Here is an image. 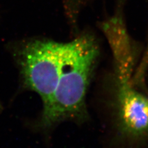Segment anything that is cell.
I'll return each mask as SVG.
<instances>
[{
  "instance_id": "1",
  "label": "cell",
  "mask_w": 148,
  "mask_h": 148,
  "mask_svg": "<svg viewBox=\"0 0 148 148\" xmlns=\"http://www.w3.org/2000/svg\"><path fill=\"white\" fill-rule=\"evenodd\" d=\"M99 54L88 35L76 38V46L63 71L49 103L43 107L38 127L49 130L64 121L88 118L86 96Z\"/></svg>"
},
{
  "instance_id": "2",
  "label": "cell",
  "mask_w": 148,
  "mask_h": 148,
  "mask_svg": "<svg viewBox=\"0 0 148 148\" xmlns=\"http://www.w3.org/2000/svg\"><path fill=\"white\" fill-rule=\"evenodd\" d=\"M75 46L76 38L67 43L36 40L22 44L14 51L21 88L36 93L43 107L51 99Z\"/></svg>"
},
{
  "instance_id": "3",
  "label": "cell",
  "mask_w": 148,
  "mask_h": 148,
  "mask_svg": "<svg viewBox=\"0 0 148 148\" xmlns=\"http://www.w3.org/2000/svg\"><path fill=\"white\" fill-rule=\"evenodd\" d=\"M115 109L119 132L132 140L148 138V98L131 82L117 81Z\"/></svg>"
},
{
  "instance_id": "4",
  "label": "cell",
  "mask_w": 148,
  "mask_h": 148,
  "mask_svg": "<svg viewBox=\"0 0 148 148\" xmlns=\"http://www.w3.org/2000/svg\"><path fill=\"white\" fill-rule=\"evenodd\" d=\"M3 108H2V105H1V104L0 103V109H1Z\"/></svg>"
}]
</instances>
